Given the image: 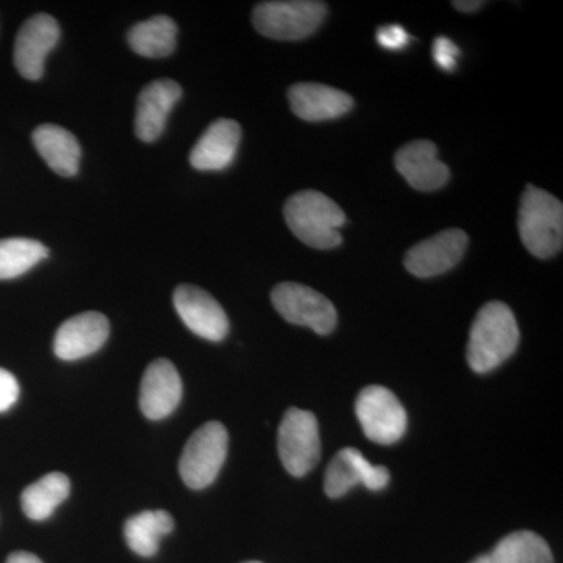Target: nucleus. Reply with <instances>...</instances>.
I'll return each mask as SVG.
<instances>
[{
    "label": "nucleus",
    "mask_w": 563,
    "mask_h": 563,
    "mask_svg": "<svg viewBox=\"0 0 563 563\" xmlns=\"http://www.w3.org/2000/svg\"><path fill=\"white\" fill-rule=\"evenodd\" d=\"M520 343V329L507 303L493 301L481 307L470 331L466 361L474 373H488L512 357Z\"/></svg>",
    "instance_id": "obj_1"
},
{
    "label": "nucleus",
    "mask_w": 563,
    "mask_h": 563,
    "mask_svg": "<svg viewBox=\"0 0 563 563\" xmlns=\"http://www.w3.org/2000/svg\"><path fill=\"white\" fill-rule=\"evenodd\" d=\"M284 214L292 235L307 246L332 250L343 242L340 229L346 224V214L320 191L296 192L285 202Z\"/></svg>",
    "instance_id": "obj_2"
},
{
    "label": "nucleus",
    "mask_w": 563,
    "mask_h": 563,
    "mask_svg": "<svg viewBox=\"0 0 563 563\" xmlns=\"http://www.w3.org/2000/svg\"><path fill=\"white\" fill-rule=\"evenodd\" d=\"M518 232L537 258H551L563 246V206L551 192L528 185L518 210Z\"/></svg>",
    "instance_id": "obj_3"
},
{
    "label": "nucleus",
    "mask_w": 563,
    "mask_h": 563,
    "mask_svg": "<svg viewBox=\"0 0 563 563\" xmlns=\"http://www.w3.org/2000/svg\"><path fill=\"white\" fill-rule=\"evenodd\" d=\"M328 16V5L317 0H274L252 11L255 31L266 38L299 41L313 35Z\"/></svg>",
    "instance_id": "obj_4"
},
{
    "label": "nucleus",
    "mask_w": 563,
    "mask_h": 563,
    "mask_svg": "<svg viewBox=\"0 0 563 563\" xmlns=\"http://www.w3.org/2000/svg\"><path fill=\"white\" fill-rule=\"evenodd\" d=\"M229 450V433L220 421H209L192 433L179 462L181 479L192 490L209 487L220 474Z\"/></svg>",
    "instance_id": "obj_5"
},
{
    "label": "nucleus",
    "mask_w": 563,
    "mask_h": 563,
    "mask_svg": "<svg viewBox=\"0 0 563 563\" xmlns=\"http://www.w3.org/2000/svg\"><path fill=\"white\" fill-rule=\"evenodd\" d=\"M277 450L285 470L295 477L312 472L321 457L320 429L309 410L291 409L282 418Z\"/></svg>",
    "instance_id": "obj_6"
},
{
    "label": "nucleus",
    "mask_w": 563,
    "mask_h": 563,
    "mask_svg": "<svg viewBox=\"0 0 563 563\" xmlns=\"http://www.w3.org/2000/svg\"><path fill=\"white\" fill-rule=\"evenodd\" d=\"M274 309L291 324L306 325L320 335L335 329L336 310L321 292L298 282H282L272 292Z\"/></svg>",
    "instance_id": "obj_7"
},
{
    "label": "nucleus",
    "mask_w": 563,
    "mask_h": 563,
    "mask_svg": "<svg viewBox=\"0 0 563 563\" xmlns=\"http://www.w3.org/2000/svg\"><path fill=\"white\" fill-rule=\"evenodd\" d=\"M355 415L366 439L377 444H393L402 439L407 413L395 393L380 385L363 388L355 401Z\"/></svg>",
    "instance_id": "obj_8"
},
{
    "label": "nucleus",
    "mask_w": 563,
    "mask_h": 563,
    "mask_svg": "<svg viewBox=\"0 0 563 563\" xmlns=\"http://www.w3.org/2000/svg\"><path fill=\"white\" fill-rule=\"evenodd\" d=\"M468 235L461 229H448L415 244L404 257L407 272L420 279L440 276L453 269L465 255Z\"/></svg>",
    "instance_id": "obj_9"
},
{
    "label": "nucleus",
    "mask_w": 563,
    "mask_h": 563,
    "mask_svg": "<svg viewBox=\"0 0 563 563\" xmlns=\"http://www.w3.org/2000/svg\"><path fill=\"white\" fill-rule=\"evenodd\" d=\"M60 35V25L51 14H35L22 24L14 43V66L24 79L43 77L44 62L57 46Z\"/></svg>",
    "instance_id": "obj_10"
},
{
    "label": "nucleus",
    "mask_w": 563,
    "mask_h": 563,
    "mask_svg": "<svg viewBox=\"0 0 563 563\" xmlns=\"http://www.w3.org/2000/svg\"><path fill=\"white\" fill-rule=\"evenodd\" d=\"M174 307L188 329L196 335L221 342L229 333V318L221 303L202 288L180 285L174 291Z\"/></svg>",
    "instance_id": "obj_11"
},
{
    "label": "nucleus",
    "mask_w": 563,
    "mask_h": 563,
    "mask_svg": "<svg viewBox=\"0 0 563 563\" xmlns=\"http://www.w3.org/2000/svg\"><path fill=\"white\" fill-rule=\"evenodd\" d=\"M390 483V472L363 457L355 448H344L329 463L324 476V492L329 498H342L355 485L363 484L369 490H383Z\"/></svg>",
    "instance_id": "obj_12"
},
{
    "label": "nucleus",
    "mask_w": 563,
    "mask_h": 563,
    "mask_svg": "<svg viewBox=\"0 0 563 563\" xmlns=\"http://www.w3.org/2000/svg\"><path fill=\"white\" fill-rule=\"evenodd\" d=\"M110 335L106 314L85 312L63 322L55 333L54 351L62 361H79L101 350Z\"/></svg>",
    "instance_id": "obj_13"
},
{
    "label": "nucleus",
    "mask_w": 563,
    "mask_h": 563,
    "mask_svg": "<svg viewBox=\"0 0 563 563\" xmlns=\"http://www.w3.org/2000/svg\"><path fill=\"white\" fill-rule=\"evenodd\" d=\"M395 165L410 187L418 191H435L450 180V168L439 158L435 144L428 140L407 143L396 152Z\"/></svg>",
    "instance_id": "obj_14"
},
{
    "label": "nucleus",
    "mask_w": 563,
    "mask_h": 563,
    "mask_svg": "<svg viewBox=\"0 0 563 563\" xmlns=\"http://www.w3.org/2000/svg\"><path fill=\"white\" fill-rule=\"evenodd\" d=\"M181 399V379L168 358H157L147 366L140 387V407L144 417L158 421L169 417Z\"/></svg>",
    "instance_id": "obj_15"
},
{
    "label": "nucleus",
    "mask_w": 563,
    "mask_h": 563,
    "mask_svg": "<svg viewBox=\"0 0 563 563\" xmlns=\"http://www.w3.org/2000/svg\"><path fill=\"white\" fill-rule=\"evenodd\" d=\"M180 98V85L172 79L154 80L146 85L136 102V136L144 143H154L161 139L169 111Z\"/></svg>",
    "instance_id": "obj_16"
},
{
    "label": "nucleus",
    "mask_w": 563,
    "mask_h": 563,
    "mask_svg": "<svg viewBox=\"0 0 563 563\" xmlns=\"http://www.w3.org/2000/svg\"><path fill=\"white\" fill-rule=\"evenodd\" d=\"M242 141L239 122L220 118L211 122L190 152V163L198 172H222L235 161Z\"/></svg>",
    "instance_id": "obj_17"
},
{
    "label": "nucleus",
    "mask_w": 563,
    "mask_h": 563,
    "mask_svg": "<svg viewBox=\"0 0 563 563\" xmlns=\"http://www.w3.org/2000/svg\"><path fill=\"white\" fill-rule=\"evenodd\" d=\"M288 101L296 117L310 122L335 120L354 107V99L347 92L313 81L292 85Z\"/></svg>",
    "instance_id": "obj_18"
},
{
    "label": "nucleus",
    "mask_w": 563,
    "mask_h": 563,
    "mask_svg": "<svg viewBox=\"0 0 563 563\" xmlns=\"http://www.w3.org/2000/svg\"><path fill=\"white\" fill-rule=\"evenodd\" d=\"M43 161L58 176L73 177L79 172L80 144L76 136L55 124H43L32 135Z\"/></svg>",
    "instance_id": "obj_19"
},
{
    "label": "nucleus",
    "mask_w": 563,
    "mask_h": 563,
    "mask_svg": "<svg viewBox=\"0 0 563 563\" xmlns=\"http://www.w3.org/2000/svg\"><path fill=\"white\" fill-rule=\"evenodd\" d=\"M470 563H554V558L539 533L518 531L504 537L490 553Z\"/></svg>",
    "instance_id": "obj_20"
},
{
    "label": "nucleus",
    "mask_w": 563,
    "mask_h": 563,
    "mask_svg": "<svg viewBox=\"0 0 563 563\" xmlns=\"http://www.w3.org/2000/svg\"><path fill=\"white\" fill-rule=\"evenodd\" d=\"M177 24L169 16L139 22L128 33L129 46L147 58L169 57L177 47Z\"/></svg>",
    "instance_id": "obj_21"
},
{
    "label": "nucleus",
    "mask_w": 563,
    "mask_h": 563,
    "mask_svg": "<svg viewBox=\"0 0 563 563\" xmlns=\"http://www.w3.org/2000/svg\"><path fill=\"white\" fill-rule=\"evenodd\" d=\"M174 518L166 510H146L129 518L124 526L125 542L141 558L157 554L163 537L172 533Z\"/></svg>",
    "instance_id": "obj_22"
},
{
    "label": "nucleus",
    "mask_w": 563,
    "mask_h": 563,
    "mask_svg": "<svg viewBox=\"0 0 563 563\" xmlns=\"http://www.w3.org/2000/svg\"><path fill=\"white\" fill-rule=\"evenodd\" d=\"M70 481L66 474L49 473L22 492V510L33 521H43L68 499Z\"/></svg>",
    "instance_id": "obj_23"
},
{
    "label": "nucleus",
    "mask_w": 563,
    "mask_h": 563,
    "mask_svg": "<svg viewBox=\"0 0 563 563\" xmlns=\"http://www.w3.org/2000/svg\"><path fill=\"white\" fill-rule=\"evenodd\" d=\"M47 255L49 250L36 240H0V280L14 279L31 272Z\"/></svg>",
    "instance_id": "obj_24"
},
{
    "label": "nucleus",
    "mask_w": 563,
    "mask_h": 563,
    "mask_svg": "<svg viewBox=\"0 0 563 563\" xmlns=\"http://www.w3.org/2000/svg\"><path fill=\"white\" fill-rule=\"evenodd\" d=\"M459 54H461L459 47L455 46L453 41L446 38V36H439V38L433 41V62H435L443 70L455 69V66H457Z\"/></svg>",
    "instance_id": "obj_25"
},
{
    "label": "nucleus",
    "mask_w": 563,
    "mask_h": 563,
    "mask_svg": "<svg viewBox=\"0 0 563 563\" xmlns=\"http://www.w3.org/2000/svg\"><path fill=\"white\" fill-rule=\"evenodd\" d=\"M376 38L379 46L388 51L404 49L410 41L409 33L404 31L401 25L396 24L380 27L379 31H377Z\"/></svg>",
    "instance_id": "obj_26"
},
{
    "label": "nucleus",
    "mask_w": 563,
    "mask_h": 563,
    "mask_svg": "<svg viewBox=\"0 0 563 563\" xmlns=\"http://www.w3.org/2000/svg\"><path fill=\"white\" fill-rule=\"evenodd\" d=\"M20 398V384L7 369L0 368V412H7Z\"/></svg>",
    "instance_id": "obj_27"
},
{
    "label": "nucleus",
    "mask_w": 563,
    "mask_h": 563,
    "mask_svg": "<svg viewBox=\"0 0 563 563\" xmlns=\"http://www.w3.org/2000/svg\"><path fill=\"white\" fill-rule=\"evenodd\" d=\"M7 563H43L41 559L36 558L35 554L24 553V551H18L7 559Z\"/></svg>",
    "instance_id": "obj_28"
},
{
    "label": "nucleus",
    "mask_w": 563,
    "mask_h": 563,
    "mask_svg": "<svg viewBox=\"0 0 563 563\" xmlns=\"http://www.w3.org/2000/svg\"><path fill=\"white\" fill-rule=\"evenodd\" d=\"M454 9L459 11H463V13H472V11L479 10L481 7L484 5V2L481 0H459V2H453Z\"/></svg>",
    "instance_id": "obj_29"
},
{
    "label": "nucleus",
    "mask_w": 563,
    "mask_h": 563,
    "mask_svg": "<svg viewBox=\"0 0 563 563\" xmlns=\"http://www.w3.org/2000/svg\"><path fill=\"white\" fill-rule=\"evenodd\" d=\"M246 563H262V562H246Z\"/></svg>",
    "instance_id": "obj_30"
}]
</instances>
